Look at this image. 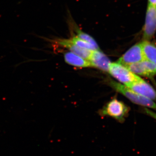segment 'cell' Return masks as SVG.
<instances>
[{
  "mask_svg": "<svg viewBox=\"0 0 156 156\" xmlns=\"http://www.w3.org/2000/svg\"><path fill=\"white\" fill-rule=\"evenodd\" d=\"M111 83L116 90L122 93L133 103L156 110V103L154 101L140 95L124 85L114 82H112Z\"/></svg>",
  "mask_w": 156,
  "mask_h": 156,
  "instance_id": "obj_1",
  "label": "cell"
},
{
  "mask_svg": "<svg viewBox=\"0 0 156 156\" xmlns=\"http://www.w3.org/2000/svg\"><path fill=\"white\" fill-rule=\"evenodd\" d=\"M108 72L126 87L141 80V78L131 72L128 68L118 63H111Z\"/></svg>",
  "mask_w": 156,
  "mask_h": 156,
  "instance_id": "obj_2",
  "label": "cell"
},
{
  "mask_svg": "<svg viewBox=\"0 0 156 156\" xmlns=\"http://www.w3.org/2000/svg\"><path fill=\"white\" fill-rule=\"evenodd\" d=\"M129 108L125 104L114 98L110 101L101 110L103 115L114 118L119 122H123L128 114Z\"/></svg>",
  "mask_w": 156,
  "mask_h": 156,
  "instance_id": "obj_3",
  "label": "cell"
},
{
  "mask_svg": "<svg viewBox=\"0 0 156 156\" xmlns=\"http://www.w3.org/2000/svg\"><path fill=\"white\" fill-rule=\"evenodd\" d=\"M144 60L141 43L132 46L118 60V63L126 66Z\"/></svg>",
  "mask_w": 156,
  "mask_h": 156,
  "instance_id": "obj_4",
  "label": "cell"
},
{
  "mask_svg": "<svg viewBox=\"0 0 156 156\" xmlns=\"http://www.w3.org/2000/svg\"><path fill=\"white\" fill-rule=\"evenodd\" d=\"M156 31V7L148 4L145 25L143 29L144 41H149Z\"/></svg>",
  "mask_w": 156,
  "mask_h": 156,
  "instance_id": "obj_5",
  "label": "cell"
},
{
  "mask_svg": "<svg viewBox=\"0 0 156 156\" xmlns=\"http://www.w3.org/2000/svg\"><path fill=\"white\" fill-rule=\"evenodd\" d=\"M126 67L136 75L149 78H152L156 75V65L145 59L137 63L129 65Z\"/></svg>",
  "mask_w": 156,
  "mask_h": 156,
  "instance_id": "obj_6",
  "label": "cell"
},
{
  "mask_svg": "<svg viewBox=\"0 0 156 156\" xmlns=\"http://www.w3.org/2000/svg\"><path fill=\"white\" fill-rule=\"evenodd\" d=\"M50 42L55 45L67 48L70 52L81 56L82 58L89 60L92 51L80 48L73 44L70 39H54Z\"/></svg>",
  "mask_w": 156,
  "mask_h": 156,
  "instance_id": "obj_7",
  "label": "cell"
},
{
  "mask_svg": "<svg viewBox=\"0 0 156 156\" xmlns=\"http://www.w3.org/2000/svg\"><path fill=\"white\" fill-rule=\"evenodd\" d=\"M127 87L147 98L156 101V90L151 85L142 79Z\"/></svg>",
  "mask_w": 156,
  "mask_h": 156,
  "instance_id": "obj_8",
  "label": "cell"
},
{
  "mask_svg": "<svg viewBox=\"0 0 156 156\" xmlns=\"http://www.w3.org/2000/svg\"><path fill=\"white\" fill-rule=\"evenodd\" d=\"M89 61L92 66L97 68L103 71L108 72L110 61L107 56L100 50L92 51Z\"/></svg>",
  "mask_w": 156,
  "mask_h": 156,
  "instance_id": "obj_9",
  "label": "cell"
},
{
  "mask_svg": "<svg viewBox=\"0 0 156 156\" xmlns=\"http://www.w3.org/2000/svg\"><path fill=\"white\" fill-rule=\"evenodd\" d=\"M64 59L66 63L76 67H89L92 66L89 60L72 52L66 53L64 54Z\"/></svg>",
  "mask_w": 156,
  "mask_h": 156,
  "instance_id": "obj_10",
  "label": "cell"
},
{
  "mask_svg": "<svg viewBox=\"0 0 156 156\" xmlns=\"http://www.w3.org/2000/svg\"><path fill=\"white\" fill-rule=\"evenodd\" d=\"M141 45L144 59L156 65V45L147 41H144Z\"/></svg>",
  "mask_w": 156,
  "mask_h": 156,
  "instance_id": "obj_11",
  "label": "cell"
},
{
  "mask_svg": "<svg viewBox=\"0 0 156 156\" xmlns=\"http://www.w3.org/2000/svg\"><path fill=\"white\" fill-rule=\"evenodd\" d=\"M70 40L73 44L80 48L86 49V50H91V51L97 50L93 45L82 39L79 38L77 36L73 37Z\"/></svg>",
  "mask_w": 156,
  "mask_h": 156,
  "instance_id": "obj_12",
  "label": "cell"
},
{
  "mask_svg": "<svg viewBox=\"0 0 156 156\" xmlns=\"http://www.w3.org/2000/svg\"><path fill=\"white\" fill-rule=\"evenodd\" d=\"M76 31L77 33L76 36L78 37L93 45L96 48V50H99L98 45L95 40L92 37L82 31V30H81L79 29H76Z\"/></svg>",
  "mask_w": 156,
  "mask_h": 156,
  "instance_id": "obj_13",
  "label": "cell"
},
{
  "mask_svg": "<svg viewBox=\"0 0 156 156\" xmlns=\"http://www.w3.org/2000/svg\"><path fill=\"white\" fill-rule=\"evenodd\" d=\"M144 112L146 114L148 115L151 118H153L156 120V113L155 112L152 111L151 110L147 108H144Z\"/></svg>",
  "mask_w": 156,
  "mask_h": 156,
  "instance_id": "obj_14",
  "label": "cell"
},
{
  "mask_svg": "<svg viewBox=\"0 0 156 156\" xmlns=\"http://www.w3.org/2000/svg\"><path fill=\"white\" fill-rule=\"evenodd\" d=\"M149 4L156 7V0H148Z\"/></svg>",
  "mask_w": 156,
  "mask_h": 156,
  "instance_id": "obj_15",
  "label": "cell"
}]
</instances>
